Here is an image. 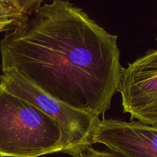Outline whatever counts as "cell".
<instances>
[{
  "mask_svg": "<svg viewBox=\"0 0 157 157\" xmlns=\"http://www.w3.org/2000/svg\"><path fill=\"white\" fill-rule=\"evenodd\" d=\"M2 71L13 69L59 102L103 117L117 92V36L64 0L40 6L0 41Z\"/></svg>",
  "mask_w": 157,
  "mask_h": 157,
  "instance_id": "6da1fadb",
  "label": "cell"
},
{
  "mask_svg": "<svg viewBox=\"0 0 157 157\" xmlns=\"http://www.w3.org/2000/svg\"><path fill=\"white\" fill-rule=\"evenodd\" d=\"M64 149L58 122L0 84V157H39Z\"/></svg>",
  "mask_w": 157,
  "mask_h": 157,
  "instance_id": "7a4b0ae2",
  "label": "cell"
},
{
  "mask_svg": "<svg viewBox=\"0 0 157 157\" xmlns=\"http://www.w3.org/2000/svg\"><path fill=\"white\" fill-rule=\"evenodd\" d=\"M0 84L11 94L31 103L58 122L64 136L65 149L63 153L92 146V133L100 118L54 99L25 81L13 69L2 71Z\"/></svg>",
  "mask_w": 157,
  "mask_h": 157,
  "instance_id": "3957f363",
  "label": "cell"
},
{
  "mask_svg": "<svg viewBox=\"0 0 157 157\" xmlns=\"http://www.w3.org/2000/svg\"><path fill=\"white\" fill-rule=\"evenodd\" d=\"M117 92L130 121L157 127V45L122 67Z\"/></svg>",
  "mask_w": 157,
  "mask_h": 157,
  "instance_id": "277c9868",
  "label": "cell"
},
{
  "mask_svg": "<svg viewBox=\"0 0 157 157\" xmlns=\"http://www.w3.org/2000/svg\"><path fill=\"white\" fill-rule=\"evenodd\" d=\"M101 144L127 157H157V127L132 121L100 119L91 145Z\"/></svg>",
  "mask_w": 157,
  "mask_h": 157,
  "instance_id": "5b68a950",
  "label": "cell"
},
{
  "mask_svg": "<svg viewBox=\"0 0 157 157\" xmlns=\"http://www.w3.org/2000/svg\"><path fill=\"white\" fill-rule=\"evenodd\" d=\"M41 4L42 0H0V33L21 27Z\"/></svg>",
  "mask_w": 157,
  "mask_h": 157,
  "instance_id": "8992f818",
  "label": "cell"
}]
</instances>
